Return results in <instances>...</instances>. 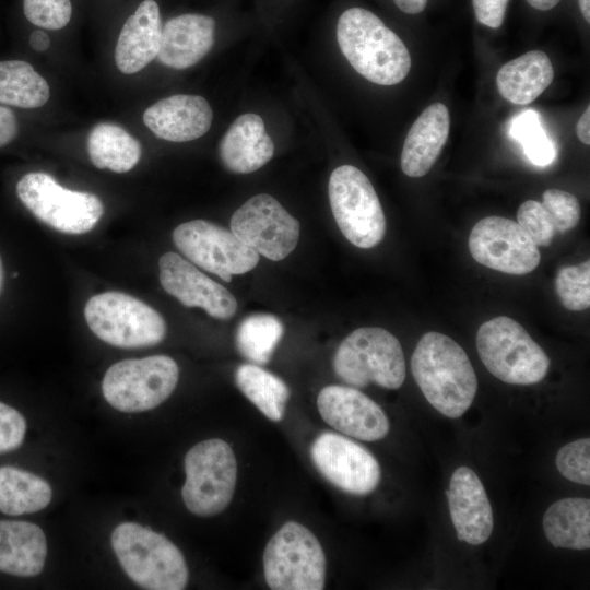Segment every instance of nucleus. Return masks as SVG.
I'll return each instance as SVG.
<instances>
[{"instance_id": "obj_41", "label": "nucleus", "mask_w": 590, "mask_h": 590, "mask_svg": "<svg viewBox=\"0 0 590 590\" xmlns=\"http://www.w3.org/2000/svg\"><path fill=\"white\" fill-rule=\"evenodd\" d=\"M578 139L586 145L590 144V107L587 106L576 126Z\"/></svg>"}, {"instance_id": "obj_30", "label": "nucleus", "mask_w": 590, "mask_h": 590, "mask_svg": "<svg viewBox=\"0 0 590 590\" xmlns=\"http://www.w3.org/2000/svg\"><path fill=\"white\" fill-rule=\"evenodd\" d=\"M49 85L33 66L22 60L0 61V103L37 108L49 99Z\"/></svg>"}, {"instance_id": "obj_16", "label": "nucleus", "mask_w": 590, "mask_h": 590, "mask_svg": "<svg viewBox=\"0 0 590 590\" xmlns=\"http://www.w3.org/2000/svg\"><path fill=\"white\" fill-rule=\"evenodd\" d=\"M317 406L322 420L350 437L376 441L390 429L384 410L370 398L351 386H327L318 394Z\"/></svg>"}, {"instance_id": "obj_36", "label": "nucleus", "mask_w": 590, "mask_h": 590, "mask_svg": "<svg viewBox=\"0 0 590 590\" xmlns=\"http://www.w3.org/2000/svg\"><path fill=\"white\" fill-rule=\"evenodd\" d=\"M542 205L553 222L555 232L573 229L580 219V204L575 196L559 189H547L542 196Z\"/></svg>"}, {"instance_id": "obj_7", "label": "nucleus", "mask_w": 590, "mask_h": 590, "mask_svg": "<svg viewBox=\"0 0 590 590\" xmlns=\"http://www.w3.org/2000/svg\"><path fill=\"white\" fill-rule=\"evenodd\" d=\"M84 317L97 338L118 347L152 346L163 341L166 333L165 321L155 309L120 292L92 296Z\"/></svg>"}, {"instance_id": "obj_42", "label": "nucleus", "mask_w": 590, "mask_h": 590, "mask_svg": "<svg viewBox=\"0 0 590 590\" xmlns=\"http://www.w3.org/2000/svg\"><path fill=\"white\" fill-rule=\"evenodd\" d=\"M397 7L404 13H421L427 3V0H393Z\"/></svg>"}, {"instance_id": "obj_9", "label": "nucleus", "mask_w": 590, "mask_h": 590, "mask_svg": "<svg viewBox=\"0 0 590 590\" xmlns=\"http://www.w3.org/2000/svg\"><path fill=\"white\" fill-rule=\"evenodd\" d=\"M329 201L334 220L354 246L369 249L385 237L386 217L367 176L357 167L342 165L330 175Z\"/></svg>"}, {"instance_id": "obj_27", "label": "nucleus", "mask_w": 590, "mask_h": 590, "mask_svg": "<svg viewBox=\"0 0 590 590\" xmlns=\"http://www.w3.org/2000/svg\"><path fill=\"white\" fill-rule=\"evenodd\" d=\"M87 152L95 167L107 168L115 173H126L138 164L141 156V145L121 126L99 122L90 131Z\"/></svg>"}, {"instance_id": "obj_6", "label": "nucleus", "mask_w": 590, "mask_h": 590, "mask_svg": "<svg viewBox=\"0 0 590 590\" xmlns=\"http://www.w3.org/2000/svg\"><path fill=\"white\" fill-rule=\"evenodd\" d=\"M326 569L323 548L304 524L284 523L266 545L263 573L272 590H321Z\"/></svg>"}, {"instance_id": "obj_3", "label": "nucleus", "mask_w": 590, "mask_h": 590, "mask_svg": "<svg viewBox=\"0 0 590 590\" xmlns=\"http://www.w3.org/2000/svg\"><path fill=\"white\" fill-rule=\"evenodd\" d=\"M111 547L126 574L149 590H182L188 567L182 553L165 535L135 522H122L111 533Z\"/></svg>"}, {"instance_id": "obj_11", "label": "nucleus", "mask_w": 590, "mask_h": 590, "mask_svg": "<svg viewBox=\"0 0 590 590\" xmlns=\"http://www.w3.org/2000/svg\"><path fill=\"white\" fill-rule=\"evenodd\" d=\"M16 193L39 221L67 234L90 232L104 213L97 196L67 189L43 172L24 175L16 184Z\"/></svg>"}, {"instance_id": "obj_44", "label": "nucleus", "mask_w": 590, "mask_h": 590, "mask_svg": "<svg viewBox=\"0 0 590 590\" xmlns=\"http://www.w3.org/2000/svg\"><path fill=\"white\" fill-rule=\"evenodd\" d=\"M534 9L547 11L553 9L560 0H527Z\"/></svg>"}, {"instance_id": "obj_46", "label": "nucleus", "mask_w": 590, "mask_h": 590, "mask_svg": "<svg viewBox=\"0 0 590 590\" xmlns=\"http://www.w3.org/2000/svg\"><path fill=\"white\" fill-rule=\"evenodd\" d=\"M3 279H4L3 264H2V259L0 257V293L3 286Z\"/></svg>"}, {"instance_id": "obj_25", "label": "nucleus", "mask_w": 590, "mask_h": 590, "mask_svg": "<svg viewBox=\"0 0 590 590\" xmlns=\"http://www.w3.org/2000/svg\"><path fill=\"white\" fill-rule=\"evenodd\" d=\"M554 70L548 56L531 50L505 63L497 72L499 94L518 105L535 101L552 83Z\"/></svg>"}, {"instance_id": "obj_12", "label": "nucleus", "mask_w": 590, "mask_h": 590, "mask_svg": "<svg viewBox=\"0 0 590 590\" xmlns=\"http://www.w3.org/2000/svg\"><path fill=\"white\" fill-rule=\"evenodd\" d=\"M177 249L194 266L231 282L232 276L252 270L259 253L227 231L204 220L178 225L173 232Z\"/></svg>"}, {"instance_id": "obj_19", "label": "nucleus", "mask_w": 590, "mask_h": 590, "mask_svg": "<svg viewBox=\"0 0 590 590\" xmlns=\"http://www.w3.org/2000/svg\"><path fill=\"white\" fill-rule=\"evenodd\" d=\"M213 120L208 101L199 95L176 94L151 105L143 122L160 139L188 142L204 135Z\"/></svg>"}, {"instance_id": "obj_5", "label": "nucleus", "mask_w": 590, "mask_h": 590, "mask_svg": "<svg viewBox=\"0 0 590 590\" xmlns=\"http://www.w3.org/2000/svg\"><path fill=\"white\" fill-rule=\"evenodd\" d=\"M476 349L486 369L510 385H533L546 376L550 358L516 320L499 316L476 333Z\"/></svg>"}, {"instance_id": "obj_38", "label": "nucleus", "mask_w": 590, "mask_h": 590, "mask_svg": "<svg viewBox=\"0 0 590 590\" xmlns=\"http://www.w3.org/2000/svg\"><path fill=\"white\" fill-rule=\"evenodd\" d=\"M26 433V421L14 408L0 402V453L19 448Z\"/></svg>"}, {"instance_id": "obj_45", "label": "nucleus", "mask_w": 590, "mask_h": 590, "mask_svg": "<svg viewBox=\"0 0 590 590\" xmlns=\"http://www.w3.org/2000/svg\"><path fill=\"white\" fill-rule=\"evenodd\" d=\"M580 11L585 20L590 22V0H578Z\"/></svg>"}, {"instance_id": "obj_34", "label": "nucleus", "mask_w": 590, "mask_h": 590, "mask_svg": "<svg viewBox=\"0 0 590 590\" xmlns=\"http://www.w3.org/2000/svg\"><path fill=\"white\" fill-rule=\"evenodd\" d=\"M590 439L580 438L563 446L556 455V468L567 480L590 484Z\"/></svg>"}, {"instance_id": "obj_10", "label": "nucleus", "mask_w": 590, "mask_h": 590, "mask_svg": "<svg viewBox=\"0 0 590 590\" xmlns=\"http://www.w3.org/2000/svg\"><path fill=\"white\" fill-rule=\"evenodd\" d=\"M178 378V365L169 356L123 359L107 369L102 390L116 410L143 412L164 402L176 388Z\"/></svg>"}, {"instance_id": "obj_24", "label": "nucleus", "mask_w": 590, "mask_h": 590, "mask_svg": "<svg viewBox=\"0 0 590 590\" xmlns=\"http://www.w3.org/2000/svg\"><path fill=\"white\" fill-rule=\"evenodd\" d=\"M46 556V536L37 524L0 520V571L33 577L42 573Z\"/></svg>"}, {"instance_id": "obj_8", "label": "nucleus", "mask_w": 590, "mask_h": 590, "mask_svg": "<svg viewBox=\"0 0 590 590\" xmlns=\"http://www.w3.org/2000/svg\"><path fill=\"white\" fill-rule=\"evenodd\" d=\"M185 472L181 496L190 512L214 516L229 505L236 486L237 463L226 441L210 438L194 445L186 453Z\"/></svg>"}, {"instance_id": "obj_26", "label": "nucleus", "mask_w": 590, "mask_h": 590, "mask_svg": "<svg viewBox=\"0 0 590 590\" xmlns=\"http://www.w3.org/2000/svg\"><path fill=\"white\" fill-rule=\"evenodd\" d=\"M547 541L554 547L588 550L590 547V500L563 498L552 504L542 520Z\"/></svg>"}, {"instance_id": "obj_43", "label": "nucleus", "mask_w": 590, "mask_h": 590, "mask_svg": "<svg viewBox=\"0 0 590 590\" xmlns=\"http://www.w3.org/2000/svg\"><path fill=\"white\" fill-rule=\"evenodd\" d=\"M30 45L36 51H45L50 46L49 36L44 31H34L30 36Z\"/></svg>"}, {"instance_id": "obj_13", "label": "nucleus", "mask_w": 590, "mask_h": 590, "mask_svg": "<svg viewBox=\"0 0 590 590\" xmlns=\"http://www.w3.org/2000/svg\"><path fill=\"white\" fill-rule=\"evenodd\" d=\"M232 233L257 253L272 260L286 258L296 247L300 225L269 194H257L231 219Z\"/></svg>"}, {"instance_id": "obj_35", "label": "nucleus", "mask_w": 590, "mask_h": 590, "mask_svg": "<svg viewBox=\"0 0 590 590\" xmlns=\"http://www.w3.org/2000/svg\"><path fill=\"white\" fill-rule=\"evenodd\" d=\"M26 19L34 25L47 30L64 27L72 14L70 0H23Z\"/></svg>"}, {"instance_id": "obj_39", "label": "nucleus", "mask_w": 590, "mask_h": 590, "mask_svg": "<svg viewBox=\"0 0 590 590\" xmlns=\"http://www.w3.org/2000/svg\"><path fill=\"white\" fill-rule=\"evenodd\" d=\"M509 0H472L476 20L488 27L503 24Z\"/></svg>"}, {"instance_id": "obj_4", "label": "nucleus", "mask_w": 590, "mask_h": 590, "mask_svg": "<svg viewBox=\"0 0 590 590\" xmlns=\"http://www.w3.org/2000/svg\"><path fill=\"white\" fill-rule=\"evenodd\" d=\"M333 369L351 387L364 388L374 382L386 389L400 388L406 371L399 340L377 327L351 332L334 354Z\"/></svg>"}, {"instance_id": "obj_31", "label": "nucleus", "mask_w": 590, "mask_h": 590, "mask_svg": "<svg viewBox=\"0 0 590 590\" xmlns=\"http://www.w3.org/2000/svg\"><path fill=\"white\" fill-rule=\"evenodd\" d=\"M284 333L281 320L270 314H255L245 318L236 331L239 353L251 364L269 363Z\"/></svg>"}, {"instance_id": "obj_22", "label": "nucleus", "mask_w": 590, "mask_h": 590, "mask_svg": "<svg viewBox=\"0 0 590 590\" xmlns=\"http://www.w3.org/2000/svg\"><path fill=\"white\" fill-rule=\"evenodd\" d=\"M449 111L442 103L426 107L410 128L401 153V168L409 177L426 175L447 142Z\"/></svg>"}, {"instance_id": "obj_28", "label": "nucleus", "mask_w": 590, "mask_h": 590, "mask_svg": "<svg viewBox=\"0 0 590 590\" xmlns=\"http://www.w3.org/2000/svg\"><path fill=\"white\" fill-rule=\"evenodd\" d=\"M52 492L47 481L22 469L0 467V511L19 516L37 512L51 500Z\"/></svg>"}, {"instance_id": "obj_29", "label": "nucleus", "mask_w": 590, "mask_h": 590, "mask_svg": "<svg viewBox=\"0 0 590 590\" xmlns=\"http://www.w3.org/2000/svg\"><path fill=\"white\" fill-rule=\"evenodd\" d=\"M235 381L244 396L269 420L279 422L285 414L290 398L286 384L256 364H243L235 373Z\"/></svg>"}, {"instance_id": "obj_32", "label": "nucleus", "mask_w": 590, "mask_h": 590, "mask_svg": "<svg viewBox=\"0 0 590 590\" xmlns=\"http://www.w3.org/2000/svg\"><path fill=\"white\" fill-rule=\"evenodd\" d=\"M509 134L522 144L523 152L531 163L538 166L551 164L556 150L541 126L539 114L527 110L515 117Z\"/></svg>"}, {"instance_id": "obj_20", "label": "nucleus", "mask_w": 590, "mask_h": 590, "mask_svg": "<svg viewBox=\"0 0 590 590\" xmlns=\"http://www.w3.org/2000/svg\"><path fill=\"white\" fill-rule=\"evenodd\" d=\"M215 21L202 14H181L162 27L157 59L164 66L184 70L198 63L212 48Z\"/></svg>"}, {"instance_id": "obj_21", "label": "nucleus", "mask_w": 590, "mask_h": 590, "mask_svg": "<svg viewBox=\"0 0 590 590\" xmlns=\"http://www.w3.org/2000/svg\"><path fill=\"white\" fill-rule=\"evenodd\" d=\"M162 37L158 4L142 1L125 22L118 36L115 61L120 72L133 74L157 57Z\"/></svg>"}, {"instance_id": "obj_2", "label": "nucleus", "mask_w": 590, "mask_h": 590, "mask_svg": "<svg viewBox=\"0 0 590 590\" xmlns=\"http://www.w3.org/2000/svg\"><path fill=\"white\" fill-rule=\"evenodd\" d=\"M337 38L351 66L379 85L402 82L411 69V56L402 39L368 10L351 8L339 17Z\"/></svg>"}, {"instance_id": "obj_33", "label": "nucleus", "mask_w": 590, "mask_h": 590, "mask_svg": "<svg viewBox=\"0 0 590 590\" xmlns=\"http://www.w3.org/2000/svg\"><path fill=\"white\" fill-rule=\"evenodd\" d=\"M556 293L565 308L573 311L590 307V261L562 268L555 279Z\"/></svg>"}, {"instance_id": "obj_14", "label": "nucleus", "mask_w": 590, "mask_h": 590, "mask_svg": "<svg viewBox=\"0 0 590 590\" xmlns=\"http://www.w3.org/2000/svg\"><path fill=\"white\" fill-rule=\"evenodd\" d=\"M469 250L482 266L514 275L532 272L541 260L538 246L521 226L503 216L480 220L470 233Z\"/></svg>"}, {"instance_id": "obj_15", "label": "nucleus", "mask_w": 590, "mask_h": 590, "mask_svg": "<svg viewBox=\"0 0 590 590\" xmlns=\"http://www.w3.org/2000/svg\"><path fill=\"white\" fill-rule=\"evenodd\" d=\"M310 457L319 473L345 493L367 495L380 482L381 470L374 455L340 434H320L310 447Z\"/></svg>"}, {"instance_id": "obj_1", "label": "nucleus", "mask_w": 590, "mask_h": 590, "mask_svg": "<svg viewBox=\"0 0 590 590\" xmlns=\"http://www.w3.org/2000/svg\"><path fill=\"white\" fill-rule=\"evenodd\" d=\"M411 371L428 403L447 417L462 416L475 398L477 377L469 356L446 334L429 331L421 337Z\"/></svg>"}, {"instance_id": "obj_37", "label": "nucleus", "mask_w": 590, "mask_h": 590, "mask_svg": "<svg viewBox=\"0 0 590 590\" xmlns=\"http://www.w3.org/2000/svg\"><path fill=\"white\" fill-rule=\"evenodd\" d=\"M517 220L521 228L538 247L551 245L556 232L550 214L541 202L535 200L524 201L518 209Z\"/></svg>"}, {"instance_id": "obj_18", "label": "nucleus", "mask_w": 590, "mask_h": 590, "mask_svg": "<svg viewBox=\"0 0 590 590\" xmlns=\"http://www.w3.org/2000/svg\"><path fill=\"white\" fill-rule=\"evenodd\" d=\"M457 538L471 545L488 540L494 527L492 506L476 473L468 467L453 471L446 491Z\"/></svg>"}, {"instance_id": "obj_17", "label": "nucleus", "mask_w": 590, "mask_h": 590, "mask_svg": "<svg viewBox=\"0 0 590 590\" xmlns=\"http://www.w3.org/2000/svg\"><path fill=\"white\" fill-rule=\"evenodd\" d=\"M162 287L186 307H200L211 317L231 319L237 310L234 295L176 252L158 261Z\"/></svg>"}, {"instance_id": "obj_23", "label": "nucleus", "mask_w": 590, "mask_h": 590, "mask_svg": "<svg viewBox=\"0 0 590 590\" xmlns=\"http://www.w3.org/2000/svg\"><path fill=\"white\" fill-rule=\"evenodd\" d=\"M223 165L235 174H249L266 165L274 154V144L262 118L256 114L237 117L220 142Z\"/></svg>"}, {"instance_id": "obj_40", "label": "nucleus", "mask_w": 590, "mask_h": 590, "mask_svg": "<svg viewBox=\"0 0 590 590\" xmlns=\"http://www.w3.org/2000/svg\"><path fill=\"white\" fill-rule=\"evenodd\" d=\"M19 126L13 111L0 106V148L13 141L17 134Z\"/></svg>"}]
</instances>
